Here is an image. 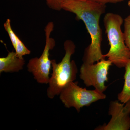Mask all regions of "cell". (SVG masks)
<instances>
[{
  "mask_svg": "<svg viewBox=\"0 0 130 130\" xmlns=\"http://www.w3.org/2000/svg\"><path fill=\"white\" fill-rule=\"evenodd\" d=\"M91 1L106 5L108 3H117L123 1L124 0H91Z\"/></svg>",
  "mask_w": 130,
  "mask_h": 130,
  "instance_id": "cell-14",
  "label": "cell"
},
{
  "mask_svg": "<svg viewBox=\"0 0 130 130\" xmlns=\"http://www.w3.org/2000/svg\"><path fill=\"white\" fill-rule=\"evenodd\" d=\"M18 57L23 58V56L31 53V51L28 49L23 42L18 37L15 48L14 49Z\"/></svg>",
  "mask_w": 130,
  "mask_h": 130,
  "instance_id": "cell-10",
  "label": "cell"
},
{
  "mask_svg": "<svg viewBox=\"0 0 130 130\" xmlns=\"http://www.w3.org/2000/svg\"><path fill=\"white\" fill-rule=\"evenodd\" d=\"M61 8L74 13L77 19L83 21L90 35L91 42L85 50L83 63L93 64L105 59L101 48L102 31L100 20L106 11V5L91 0H64Z\"/></svg>",
  "mask_w": 130,
  "mask_h": 130,
  "instance_id": "cell-1",
  "label": "cell"
},
{
  "mask_svg": "<svg viewBox=\"0 0 130 130\" xmlns=\"http://www.w3.org/2000/svg\"><path fill=\"white\" fill-rule=\"evenodd\" d=\"M112 65L111 61L105 59L96 64L83 63L80 68L79 77L87 87L93 86L96 89L103 93L107 88L105 82L108 80V70Z\"/></svg>",
  "mask_w": 130,
  "mask_h": 130,
  "instance_id": "cell-6",
  "label": "cell"
},
{
  "mask_svg": "<svg viewBox=\"0 0 130 130\" xmlns=\"http://www.w3.org/2000/svg\"><path fill=\"white\" fill-rule=\"evenodd\" d=\"M128 5L129 7L130 8V0H129L128 2Z\"/></svg>",
  "mask_w": 130,
  "mask_h": 130,
  "instance_id": "cell-15",
  "label": "cell"
},
{
  "mask_svg": "<svg viewBox=\"0 0 130 130\" xmlns=\"http://www.w3.org/2000/svg\"><path fill=\"white\" fill-rule=\"evenodd\" d=\"M54 29L53 23L49 22L44 29L46 43L42 53L39 58L30 59L27 64L28 72L32 73L34 79L39 84H48L50 78L52 64L51 60L49 58L50 51L53 50L55 45L54 40L51 37Z\"/></svg>",
  "mask_w": 130,
  "mask_h": 130,
  "instance_id": "cell-5",
  "label": "cell"
},
{
  "mask_svg": "<svg viewBox=\"0 0 130 130\" xmlns=\"http://www.w3.org/2000/svg\"><path fill=\"white\" fill-rule=\"evenodd\" d=\"M25 61L18 57L16 52L12 51L7 56L0 58V73L18 72L23 70Z\"/></svg>",
  "mask_w": 130,
  "mask_h": 130,
  "instance_id": "cell-8",
  "label": "cell"
},
{
  "mask_svg": "<svg viewBox=\"0 0 130 130\" xmlns=\"http://www.w3.org/2000/svg\"><path fill=\"white\" fill-rule=\"evenodd\" d=\"M106 33L110 48L105 58L119 68L125 67L130 60V50L125 42L121 26L123 23L122 17L113 13H108L103 19Z\"/></svg>",
  "mask_w": 130,
  "mask_h": 130,
  "instance_id": "cell-2",
  "label": "cell"
},
{
  "mask_svg": "<svg viewBox=\"0 0 130 130\" xmlns=\"http://www.w3.org/2000/svg\"><path fill=\"white\" fill-rule=\"evenodd\" d=\"M78 82H70L62 90L59 94L60 99L67 108L74 107L79 112L83 107L89 106L93 103L104 100L106 95L95 89L88 90L78 86Z\"/></svg>",
  "mask_w": 130,
  "mask_h": 130,
  "instance_id": "cell-4",
  "label": "cell"
},
{
  "mask_svg": "<svg viewBox=\"0 0 130 130\" xmlns=\"http://www.w3.org/2000/svg\"><path fill=\"white\" fill-rule=\"evenodd\" d=\"M124 36L125 42L130 50V14L127 16L124 21Z\"/></svg>",
  "mask_w": 130,
  "mask_h": 130,
  "instance_id": "cell-12",
  "label": "cell"
},
{
  "mask_svg": "<svg viewBox=\"0 0 130 130\" xmlns=\"http://www.w3.org/2000/svg\"><path fill=\"white\" fill-rule=\"evenodd\" d=\"M4 27L5 30L8 34L13 46L14 49L15 48L18 36L14 33L13 30L12 29L11 25V20L9 19H7L6 21L4 24Z\"/></svg>",
  "mask_w": 130,
  "mask_h": 130,
  "instance_id": "cell-11",
  "label": "cell"
},
{
  "mask_svg": "<svg viewBox=\"0 0 130 130\" xmlns=\"http://www.w3.org/2000/svg\"><path fill=\"white\" fill-rule=\"evenodd\" d=\"M64 56L59 63L55 59L51 60L52 73L48 83L47 95L50 99H53L59 95L67 84L76 79L78 68L74 60L71 57L74 54L76 46L71 40H67L64 44Z\"/></svg>",
  "mask_w": 130,
  "mask_h": 130,
  "instance_id": "cell-3",
  "label": "cell"
},
{
  "mask_svg": "<svg viewBox=\"0 0 130 130\" xmlns=\"http://www.w3.org/2000/svg\"><path fill=\"white\" fill-rule=\"evenodd\" d=\"M118 101L109 104L108 115L111 119L107 124L99 126L95 130H128L130 129V101L125 103Z\"/></svg>",
  "mask_w": 130,
  "mask_h": 130,
  "instance_id": "cell-7",
  "label": "cell"
},
{
  "mask_svg": "<svg viewBox=\"0 0 130 130\" xmlns=\"http://www.w3.org/2000/svg\"><path fill=\"white\" fill-rule=\"evenodd\" d=\"M125 68L124 84L121 92L118 94V98L121 103L125 104L130 101V60Z\"/></svg>",
  "mask_w": 130,
  "mask_h": 130,
  "instance_id": "cell-9",
  "label": "cell"
},
{
  "mask_svg": "<svg viewBox=\"0 0 130 130\" xmlns=\"http://www.w3.org/2000/svg\"><path fill=\"white\" fill-rule=\"evenodd\" d=\"M64 0H45L48 6L55 10L59 11L62 9L61 5Z\"/></svg>",
  "mask_w": 130,
  "mask_h": 130,
  "instance_id": "cell-13",
  "label": "cell"
}]
</instances>
